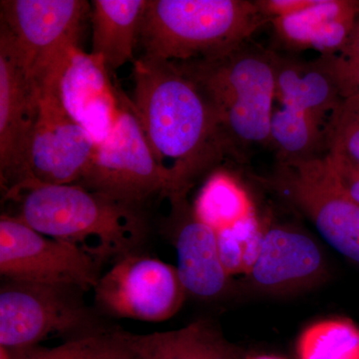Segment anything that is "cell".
Masks as SVG:
<instances>
[{
    "instance_id": "1",
    "label": "cell",
    "mask_w": 359,
    "mask_h": 359,
    "mask_svg": "<svg viewBox=\"0 0 359 359\" xmlns=\"http://www.w3.org/2000/svg\"><path fill=\"white\" fill-rule=\"evenodd\" d=\"M132 104L172 205L187 201L197 180L226 156L218 114L205 92L176 63L141 56L133 62Z\"/></svg>"
},
{
    "instance_id": "2",
    "label": "cell",
    "mask_w": 359,
    "mask_h": 359,
    "mask_svg": "<svg viewBox=\"0 0 359 359\" xmlns=\"http://www.w3.org/2000/svg\"><path fill=\"white\" fill-rule=\"evenodd\" d=\"M13 216L46 237L84 250L99 263L121 259L143 242L147 222L140 207L91 192L78 184H23L4 194Z\"/></svg>"
},
{
    "instance_id": "3",
    "label": "cell",
    "mask_w": 359,
    "mask_h": 359,
    "mask_svg": "<svg viewBox=\"0 0 359 359\" xmlns=\"http://www.w3.org/2000/svg\"><path fill=\"white\" fill-rule=\"evenodd\" d=\"M276 53L247 42L226 55L175 62L210 99L219 117L226 156L271 144Z\"/></svg>"
},
{
    "instance_id": "4",
    "label": "cell",
    "mask_w": 359,
    "mask_h": 359,
    "mask_svg": "<svg viewBox=\"0 0 359 359\" xmlns=\"http://www.w3.org/2000/svg\"><path fill=\"white\" fill-rule=\"evenodd\" d=\"M268 22L257 1L148 0L139 44L146 58L207 60L236 50Z\"/></svg>"
},
{
    "instance_id": "5",
    "label": "cell",
    "mask_w": 359,
    "mask_h": 359,
    "mask_svg": "<svg viewBox=\"0 0 359 359\" xmlns=\"http://www.w3.org/2000/svg\"><path fill=\"white\" fill-rule=\"evenodd\" d=\"M266 182L309 219L332 249L359 264V204L342 190L325 155L278 161Z\"/></svg>"
},
{
    "instance_id": "6",
    "label": "cell",
    "mask_w": 359,
    "mask_h": 359,
    "mask_svg": "<svg viewBox=\"0 0 359 359\" xmlns=\"http://www.w3.org/2000/svg\"><path fill=\"white\" fill-rule=\"evenodd\" d=\"M120 107L114 130L97 144L91 164L78 185L136 207L156 194L169 197V179L153 155L132 101L121 92Z\"/></svg>"
},
{
    "instance_id": "7",
    "label": "cell",
    "mask_w": 359,
    "mask_h": 359,
    "mask_svg": "<svg viewBox=\"0 0 359 359\" xmlns=\"http://www.w3.org/2000/svg\"><path fill=\"white\" fill-rule=\"evenodd\" d=\"M90 6L86 0L0 1V25L22 53L37 92L78 46Z\"/></svg>"
},
{
    "instance_id": "8",
    "label": "cell",
    "mask_w": 359,
    "mask_h": 359,
    "mask_svg": "<svg viewBox=\"0 0 359 359\" xmlns=\"http://www.w3.org/2000/svg\"><path fill=\"white\" fill-rule=\"evenodd\" d=\"M100 264L76 245L46 237L13 215L0 217V273L6 280L94 290Z\"/></svg>"
},
{
    "instance_id": "9",
    "label": "cell",
    "mask_w": 359,
    "mask_h": 359,
    "mask_svg": "<svg viewBox=\"0 0 359 359\" xmlns=\"http://www.w3.org/2000/svg\"><path fill=\"white\" fill-rule=\"evenodd\" d=\"M76 290L7 280L0 289V347L20 353L49 335L84 327L88 309Z\"/></svg>"
},
{
    "instance_id": "10",
    "label": "cell",
    "mask_w": 359,
    "mask_h": 359,
    "mask_svg": "<svg viewBox=\"0 0 359 359\" xmlns=\"http://www.w3.org/2000/svg\"><path fill=\"white\" fill-rule=\"evenodd\" d=\"M94 292L106 313L153 323L173 318L187 295L176 266L132 254L118 259Z\"/></svg>"
},
{
    "instance_id": "11",
    "label": "cell",
    "mask_w": 359,
    "mask_h": 359,
    "mask_svg": "<svg viewBox=\"0 0 359 359\" xmlns=\"http://www.w3.org/2000/svg\"><path fill=\"white\" fill-rule=\"evenodd\" d=\"M96 147L88 132L67 114L54 87L41 89L25 176L18 186L79 184L91 164Z\"/></svg>"
},
{
    "instance_id": "12",
    "label": "cell",
    "mask_w": 359,
    "mask_h": 359,
    "mask_svg": "<svg viewBox=\"0 0 359 359\" xmlns=\"http://www.w3.org/2000/svg\"><path fill=\"white\" fill-rule=\"evenodd\" d=\"M39 115V92L20 48L0 25V177L4 194L20 185Z\"/></svg>"
},
{
    "instance_id": "13",
    "label": "cell",
    "mask_w": 359,
    "mask_h": 359,
    "mask_svg": "<svg viewBox=\"0 0 359 359\" xmlns=\"http://www.w3.org/2000/svg\"><path fill=\"white\" fill-rule=\"evenodd\" d=\"M327 276V259L313 238L273 226L264 231L259 257L243 285L256 294L285 295L311 289Z\"/></svg>"
},
{
    "instance_id": "14",
    "label": "cell",
    "mask_w": 359,
    "mask_h": 359,
    "mask_svg": "<svg viewBox=\"0 0 359 359\" xmlns=\"http://www.w3.org/2000/svg\"><path fill=\"white\" fill-rule=\"evenodd\" d=\"M103 60L74 47L61 66L54 89L67 114L97 144L114 130L120 110V92L113 87Z\"/></svg>"
},
{
    "instance_id": "15",
    "label": "cell",
    "mask_w": 359,
    "mask_h": 359,
    "mask_svg": "<svg viewBox=\"0 0 359 359\" xmlns=\"http://www.w3.org/2000/svg\"><path fill=\"white\" fill-rule=\"evenodd\" d=\"M172 208L180 219L174 238L176 268L187 295L204 302L221 299L233 285L219 257L216 231L195 216L187 201Z\"/></svg>"
},
{
    "instance_id": "16",
    "label": "cell",
    "mask_w": 359,
    "mask_h": 359,
    "mask_svg": "<svg viewBox=\"0 0 359 359\" xmlns=\"http://www.w3.org/2000/svg\"><path fill=\"white\" fill-rule=\"evenodd\" d=\"M275 65L276 98L283 106L301 111L327 129L342 100L328 56L304 61L276 53Z\"/></svg>"
},
{
    "instance_id": "17",
    "label": "cell",
    "mask_w": 359,
    "mask_h": 359,
    "mask_svg": "<svg viewBox=\"0 0 359 359\" xmlns=\"http://www.w3.org/2000/svg\"><path fill=\"white\" fill-rule=\"evenodd\" d=\"M148 0H94L92 1L91 53L114 71L134 62L135 49Z\"/></svg>"
},
{
    "instance_id": "18",
    "label": "cell",
    "mask_w": 359,
    "mask_h": 359,
    "mask_svg": "<svg viewBox=\"0 0 359 359\" xmlns=\"http://www.w3.org/2000/svg\"><path fill=\"white\" fill-rule=\"evenodd\" d=\"M137 359H244L205 321L169 332H120Z\"/></svg>"
},
{
    "instance_id": "19",
    "label": "cell",
    "mask_w": 359,
    "mask_h": 359,
    "mask_svg": "<svg viewBox=\"0 0 359 359\" xmlns=\"http://www.w3.org/2000/svg\"><path fill=\"white\" fill-rule=\"evenodd\" d=\"M271 144L280 162L320 157L325 154V128L301 111L283 106L271 117Z\"/></svg>"
},
{
    "instance_id": "20",
    "label": "cell",
    "mask_w": 359,
    "mask_h": 359,
    "mask_svg": "<svg viewBox=\"0 0 359 359\" xmlns=\"http://www.w3.org/2000/svg\"><path fill=\"white\" fill-rule=\"evenodd\" d=\"M194 214L215 231L242 221L252 212L249 198L237 182L224 173L212 175L200 191Z\"/></svg>"
},
{
    "instance_id": "21",
    "label": "cell",
    "mask_w": 359,
    "mask_h": 359,
    "mask_svg": "<svg viewBox=\"0 0 359 359\" xmlns=\"http://www.w3.org/2000/svg\"><path fill=\"white\" fill-rule=\"evenodd\" d=\"M297 359H359V328L349 320L330 318L302 330Z\"/></svg>"
},
{
    "instance_id": "22",
    "label": "cell",
    "mask_w": 359,
    "mask_h": 359,
    "mask_svg": "<svg viewBox=\"0 0 359 359\" xmlns=\"http://www.w3.org/2000/svg\"><path fill=\"white\" fill-rule=\"evenodd\" d=\"M351 15H359L358 0H313L304 11L275 18L271 22L283 44L292 49H306L325 23Z\"/></svg>"
},
{
    "instance_id": "23",
    "label": "cell",
    "mask_w": 359,
    "mask_h": 359,
    "mask_svg": "<svg viewBox=\"0 0 359 359\" xmlns=\"http://www.w3.org/2000/svg\"><path fill=\"white\" fill-rule=\"evenodd\" d=\"M1 359H137L127 342L114 332H92L53 348L13 355L0 347Z\"/></svg>"
},
{
    "instance_id": "24",
    "label": "cell",
    "mask_w": 359,
    "mask_h": 359,
    "mask_svg": "<svg viewBox=\"0 0 359 359\" xmlns=\"http://www.w3.org/2000/svg\"><path fill=\"white\" fill-rule=\"evenodd\" d=\"M266 230L252 214L216 231L219 257L229 275L249 273L259 257Z\"/></svg>"
},
{
    "instance_id": "25",
    "label": "cell",
    "mask_w": 359,
    "mask_h": 359,
    "mask_svg": "<svg viewBox=\"0 0 359 359\" xmlns=\"http://www.w3.org/2000/svg\"><path fill=\"white\" fill-rule=\"evenodd\" d=\"M325 155L332 166L359 170V124L328 122Z\"/></svg>"
},
{
    "instance_id": "26",
    "label": "cell",
    "mask_w": 359,
    "mask_h": 359,
    "mask_svg": "<svg viewBox=\"0 0 359 359\" xmlns=\"http://www.w3.org/2000/svg\"><path fill=\"white\" fill-rule=\"evenodd\" d=\"M337 77L342 99L359 94V20L339 53L327 55Z\"/></svg>"
},
{
    "instance_id": "27",
    "label": "cell",
    "mask_w": 359,
    "mask_h": 359,
    "mask_svg": "<svg viewBox=\"0 0 359 359\" xmlns=\"http://www.w3.org/2000/svg\"><path fill=\"white\" fill-rule=\"evenodd\" d=\"M328 122L359 124V94L342 99Z\"/></svg>"
},
{
    "instance_id": "28",
    "label": "cell",
    "mask_w": 359,
    "mask_h": 359,
    "mask_svg": "<svg viewBox=\"0 0 359 359\" xmlns=\"http://www.w3.org/2000/svg\"><path fill=\"white\" fill-rule=\"evenodd\" d=\"M328 163H330V161H328ZM330 165L342 190H344L354 202L359 204V170L349 169V168L344 167H335L332 166L330 163Z\"/></svg>"
},
{
    "instance_id": "29",
    "label": "cell",
    "mask_w": 359,
    "mask_h": 359,
    "mask_svg": "<svg viewBox=\"0 0 359 359\" xmlns=\"http://www.w3.org/2000/svg\"><path fill=\"white\" fill-rule=\"evenodd\" d=\"M244 359H285L280 358V356L269 355V354H259V355L247 356Z\"/></svg>"
}]
</instances>
